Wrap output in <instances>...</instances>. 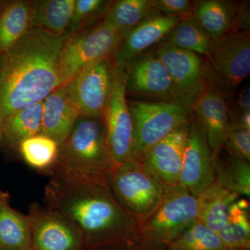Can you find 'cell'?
Segmentation results:
<instances>
[{"label":"cell","mask_w":250,"mask_h":250,"mask_svg":"<svg viewBox=\"0 0 250 250\" xmlns=\"http://www.w3.org/2000/svg\"><path fill=\"white\" fill-rule=\"evenodd\" d=\"M47 174L44 205L75 225L85 247L136 244L140 220L117 200L108 177L73 170L59 162Z\"/></svg>","instance_id":"6da1fadb"},{"label":"cell","mask_w":250,"mask_h":250,"mask_svg":"<svg viewBox=\"0 0 250 250\" xmlns=\"http://www.w3.org/2000/svg\"><path fill=\"white\" fill-rule=\"evenodd\" d=\"M66 35L31 28L0 54V120L43 101L61 86L58 59Z\"/></svg>","instance_id":"7a4b0ae2"},{"label":"cell","mask_w":250,"mask_h":250,"mask_svg":"<svg viewBox=\"0 0 250 250\" xmlns=\"http://www.w3.org/2000/svg\"><path fill=\"white\" fill-rule=\"evenodd\" d=\"M196 220V197L179 184L167 187L159 207L140 220L136 244L145 250H164Z\"/></svg>","instance_id":"3957f363"},{"label":"cell","mask_w":250,"mask_h":250,"mask_svg":"<svg viewBox=\"0 0 250 250\" xmlns=\"http://www.w3.org/2000/svg\"><path fill=\"white\" fill-rule=\"evenodd\" d=\"M58 162L85 173L109 176L113 164L103 116H79L59 149Z\"/></svg>","instance_id":"277c9868"},{"label":"cell","mask_w":250,"mask_h":250,"mask_svg":"<svg viewBox=\"0 0 250 250\" xmlns=\"http://www.w3.org/2000/svg\"><path fill=\"white\" fill-rule=\"evenodd\" d=\"M122 40L119 31L104 20L93 27L67 36L58 59L61 85L85 67L113 58Z\"/></svg>","instance_id":"5b68a950"},{"label":"cell","mask_w":250,"mask_h":250,"mask_svg":"<svg viewBox=\"0 0 250 250\" xmlns=\"http://www.w3.org/2000/svg\"><path fill=\"white\" fill-rule=\"evenodd\" d=\"M108 179L120 204L140 220L159 207L167 190L136 156L115 167Z\"/></svg>","instance_id":"8992f818"},{"label":"cell","mask_w":250,"mask_h":250,"mask_svg":"<svg viewBox=\"0 0 250 250\" xmlns=\"http://www.w3.org/2000/svg\"><path fill=\"white\" fill-rule=\"evenodd\" d=\"M133 124L134 156L141 158L149 148L171 133L190 124L192 108L161 102H127Z\"/></svg>","instance_id":"52a82bcc"},{"label":"cell","mask_w":250,"mask_h":250,"mask_svg":"<svg viewBox=\"0 0 250 250\" xmlns=\"http://www.w3.org/2000/svg\"><path fill=\"white\" fill-rule=\"evenodd\" d=\"M124 69L126 94L134 97L136 100L184 105L154 47L131 60Z\"/></svg>","instance_id":"ba28073f"},{"label":"cell","mask_w":250,"mask_h":250,"mask_svg":"<svg viewBox=\"0 0 250 250\" xmlns=\"http://www.w3.org/2000/svg\"><path fill=\"white\" fill-rule=\"evenodd\" d=\"M154 49L170 74L182 104L192 108L208 89L207 65L198 54L174 47L164 41Z\"/></svg>","instance_id":"9c48e42d"},{"label":"cell","mask_w":250,"mask_h":250,"mask_svg":"<svg viewBox=\"0 0 250 250\" xmlns=\"http://www.w3.org/2000/svg\"><path fill=\"white\" fill-rule=\"evenodd\" d=\"M115 67L112 58L100 61L85 67L64 85L81 115L103 116L111 96Z\"/></svg>","instance_id":"30bf717a"},{"label":"cell","mask_w":250,"mask_h":250,"mask_svg":"<svg viewBox=\"0 0 250 250\" xmlns=\"http://www.w3.org/2000/svg\"><path fill=\"white\" fill-rule=\"evenodd\" d=\"M125 85V69L116 66L111 96L103 115L113 169L134 156L132 119Z\"/></svg>","instance_id":"8fae6325"},{"label":"cell","mask_w":250,"mask_h":250,"mask_svg":"<svg viewBox=\"0 0 250 250\" xmlns=\"http://www.w3.org/2000/svg\"><path fill=\"white\" fill-rule=\"evenodd\" d=\"M208 59L213 71L207 70V76L216 75L208 85L217 80L229 89L237 88L250 75V31H234L213 41Z\"/></svg>","instance_id":"7c38bea8"},{"label":"cell","mask_w":250,"mask_h":250,"mask_svg":"<svg viewBox=\"0 0 250 250\" xmlns=\"http://www.w3.org/2000/svg\"><path fill=\"white\" fill-rule=\"evenodd\" d=\"M33 250H83L84 238L71 221L45 205L33 203L28 213Z\"/></svg>","instance_id":"4fadbf2b"},{"label":"cell","mask_w":250,"mask_h":250,"mask_svg":"<svg viewBox=\"0 0 250 250\" xmlns=\"http://www.w3.org/2000/svg\"><path fill=\"white\" fill-rule=\"evenodd\" d=\"M215 158L205 131L192 116L189 125L179 185L197 197L215 182Z\"/></svg>","instance_id":"5bb4252c"},{"label":"cell","mask_w":250,"mask_h":250,"mask_svg":"<svg viewBox=\"0 0 250 250\" xmlns=\"http://www.w3.org/2000/svg\"><path fill=\"white\" fill-rule=\"evenodd\" d=\"M189 125L171 133L141 156L146 168L166 187L178 185Z\"/></svg>","instance_id":"9a60e30c"},{"label":"cell","mask_w":250,"mask_h":250,"mask_svg":"<svg viewBox=\"0 0 250 250\" xmlns=\"http://www.w3.org/2000/svg\"><path fill=\"white\" fill-rule=\"evenodd\" d=\"M181 18L168 17L157 12L149 16L123 38L113 55L118 68L124 69L131 60L165 40Z\"/></svg>","instance_id":"2e32d148"},{"label":"cell","mask_w":250,"mask_h":250,"mask_svg":"<svg viewBox=\"0 0 250 250\" xmlns=\"http://www.w3.org/2000/svg\"><path fill=\"white\" fill-rule=\"evenodd\" d=\"M192 113L205 131L213 157H218L230 129L226 99L218 90L208 88L192 106Z\"/></svg>","instance_id":"e0dca14e"},{"label":"cell","mask_w":250,"mask_h":250,"mask_svg":"<svg viewBox=\"0 0 250 250\" xmlns=\"http://www.w3.org/2000/svg\"><path fill=\"white\" fill-rule=\"evenodd\" d=\"M80 115L65 85H61L43 100L41 133L52 138L61 147Z\"/></svg>","instance_id":"ac0fdd59"},{"label":"cell","mask_w":250,"mask_h":250,"mask_svg":"<svg viewBox=\"0 0 250 250\" xmlns=\"http://www.w3.org/2000/svg\"><path fill=\"white\" fill-rule=\"evenodd\" d=\"M241 3L228 0L192 1V16L213 41L238 31Z\"/></svg>","instance_id":"d6986e66"},{"label":"cell","mask_w":250,"mask_h":250,"mask_svg":"<svg viewBox=\"0 0 250 250\" xmlns=\"http://www.w3.org/2000/svg\"><path fill=\"white\" fill-rule=\"evenodd\" d=\"M0 250H33L30 220L11 207L0 192Z\"/></svg>","instance_id":"ffe728a7"},{"label":"cell","mask_w":250,"mask_h":250,"mask_svg":"<svg viewBox=\"0 0 250 250\" xmlns=\"http://www.w3.org/2000/svg\"><path fill=\"white\" fill-rule=\"evenodd\" d=\"M239 195L214 182L196 197L197 220L218 233L225 225L229 210Z\"/></svg>","instance_id":"44dd1931"},{"label":"cell","mask_w":250,"mask_h":250,"mask_svg":"<svg viewBox=\"0 0 250 250\" xmlns=\"http://www.w3.org/2000/svg\"><path fill=\"white\" fill-rule=\"evenodd\" d=\"M31 28V1H0V54L11 48Z\"/></svg>","instance_id":"7402d4cb"},{"label":"cell","mask_w":250,"mask_h":250,"mask_svg":"<svg viewBox=\"0 0 250 250\" xmlns=\"http://www.w3.org/2000/svg\"><path fill=\"white\" fill-rule=\"evenodd\" d=\"M76 0L31 1V27L65 35L75 9Z\"/></svg>","instance_id":"603a6c76"},{"label":"cell","mask_w":250,"mask_h":250,"mask_svg":"<svg viewBox=\"0 0 250 250\" xmlns=\"http://www.w3.org/2000/svg\"><path fill=\"white\" fill-rule=\"evenodd\" d=\"M43 101L11 113L2 123V141L8 147L17 149L24 140L42 131Z\"/></svg>","instance_id":"cb8c5ba5"},{"label":"cell","mask_w":250,"mask_h":250,"mask_svg":"<svg viewBox=\"0 0 250 250\" xmlns=\"http://www.w3.org/2000/svg\"><path fill=\"white\" fill-rule=\"evenodd\" d=\"M250 207L247 198H239L231 205L226 222L218 233L228 250H250Z\"/></svg>","instance_id":"d4e9b609"},{"label":"cell","mask_w":250,"mask_h":250,"mask_svg":"<svg viewBox=\"0 0 250 250\" xmlns=\"http://www.w3.org/2000/svg\"><path fill=\"white\" fill-rule=\"evenodd\" d=\"M157 12L154 0H118L112 1L104 21L119 31L123 38Z\"/></svg>","instance_id":"484cf974"},{"label":"cell","mask_w":250,"mask_h":250,"mask_svg":"<svg viewBox=\"0 0 250 250\" xmlns=\"http://www.w3.org/2000/svg\"><path fill=\"white\" fill-rule=\"evenodd\" d=\"M215 182L240 197H250L249 161L228 154L215 159Z\"/></svg>","instance_id":"4316f807"},{"label":"cell","mask_w":250,"mask_h":250,"mask_svg":"<svg viewBox=\"0 0 250 250\" xmlns=\"http://www.w3.org/2000/svg\"><path fill=\"white\" fill-rule=\"evenodd\" d=\"M59 149L58 143L42 133L24 140L17 147L26 164L36 170L47 174L58 162Z\"/></svg>","instance_id":"83f0119b"},{"label":"cell","mask_w":250,"mask_h":250,"mask_svg":"<svg viewBox=\"0 0 250 250\" xmlns=\"http://www.w3.org/2000/svg\"><path fill=\"white\" fill-rule=\"evenodd\" d=\"M165 42L178 48L209 58L213 41L193 16L181 20L166 38Z\"/></svg>","instance_id":"f1b7e54d"},{"label":"cell","mask_w":250,"mask_h":250,"mask_svg":"<svg viewBox=\"0 0 250 250\" xmlns=\"http://www.w3.org/2000/svg\"><path fill=\"white\" fill-rule=\"evenodd\" d=\"M164 250H228L219 238L196 220L187 231L170 243Z\"/></svg>","instance_id":"f546056e"},{"label":"cell","mask_w":250,"mask_h":250,"mask_svg":"<svg viewBox=\"0 0 250 250\" xmlns=\"http://www.w3.org/2000/svg\"><path fill=\"white\" fill-rule=\"evenodd\" d=\"M112 1L108 0H76L66 36L96 25L104 19Z\"/></svg>","instance_id":"4dcf8cb0"},{"label":"cell","mask_w":250,"mask_h":250,"mask_svg":"<svg viewBox=\"0 0 250 250\" xmlns=\"http://www.w3.org/2000/svg\"><path fill=\"white\" fill-rule=\"evenodd\" d=\"M223 150L229 155L250 161V130L230 125Z\"/></svg>","instance_id":"1f68e13d"},{"label":"cell","mask_w":250,"mask_h":250,"mask_svg":"<svg viewBox=\"0 0 250 250\" xmlns=\"http://www.w3.org/2000/svg\"><path fill=\"white\" fill-rule=\"evenodd\" d=\"M154 9L168 17L181 19L192 16V1L189 0H154Z\"/></svg>","instance_id":"d6a6232c"},{"label":"cell","mask_w":250,"mask_h":250,"mask_svg":"<svg viewBox=\"0 0 250 250\" xmlns=\"http://www.w3.org/2000/svg\"><path fill=\"white\" fill-rule=\"evenodd\" d=\"M133 245H131V246H129V250H145L142 249V248H140L139 246H137V244H135L134 246H133V249H131V246Z\"/></svg>","instance_id":"836d02e7"},{"label":"cell","mask_w":250,"mask_h":250,"mask_svg":"<svg viewBox=\"0 0 250 250\" xmlns=\"http://www.w3.org/2000/svg\"><path fill=\"white\" fill-rule=\"evenodd\" d=\"M2 123L3 121L0 120V142L2 141Z\"/></svg>","instance_id":"e575fe53"}]
</instances>
